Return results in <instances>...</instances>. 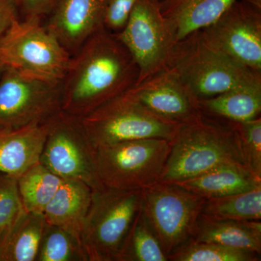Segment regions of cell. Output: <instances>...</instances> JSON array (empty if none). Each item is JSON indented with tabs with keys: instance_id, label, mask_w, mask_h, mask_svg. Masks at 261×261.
<instances>
[{
	"instance_id": "6da1fadb",
	"label": "cell",
	"mask_w": 261,
	"mask_h": 261,
	"mask_svg": "<svg viewBox=\"0 0 261 261\" xmlns=\"http://www.w3.org/2000/svg\"><path fill=\"white\" fill-rule=\"evenodd\" d=\"M138 66L114 34L104 28L71 56L62 81V111L82 118L135 87Z\"/></svg>"
},
{
	"instance_id": "7a4b0ae2",
	"label": "cell",
	"mask_w": 261,
	"mask_h": 261,
	"mask_svg": "<svg viewBox=\"0 0 261 261\" xmlns=\"http://www.w3.org/2000/svg\"><path fill=\"white\" fill-rule=\"evenodd\" d=\"M227 165L245 167L232 123L202 114L178 126L159 181L176 183Z\"/></svg>"
},
{
	"instance_id": "3957f363",
	"label": "cell",
	"mask_w": 261,
	"mask_h": 261,
	"mask_svg": "<svg viewBox=\"0 0 261 261\" xmlns=\"http://www.w3.org/2000/svg\"><path fill=\"white\" fill-rule=\"evenodd\" d=\"M167 68L199 100L238 87L261 84V73L240 64L215 47L202 29L177 41Z\"/></svg>"
},
{
	"instance_id": "277c9868",
	"label": "cell",
	"mask_w": 261,
	"mask_h": 261,
	"mask_svg": "<svg viewBox=\"0 0 261 261\" xmlns=\"http://www.w3.org/2000/svg\"><path fill=\"white\" fill-rule=\"evenodd\" d=\"M71 56L42 18L17 19L0 37L3 68L43 82L61 83Z\"/></svg>"
},
{
	"instance_id": "5b68a950",
	"label": "cell",
	"mask_w": 261,
	"mask_h": 261,
	"mask_svg": "<svg viewBox=\"0 0 261 261\" xmlns=\"http://www.w3.org/2000/svg\"><path fill=\"white\" fill-rule=\"evenodd\" d=\"M141 207L142 190H92L80 238L87 261H118Z\"/></svg>"
},
{
	"instance_id": "8992f818",
	"label": "cell",
	"mask_w": 261,
	"mask_h": 261,
	"mask_svg": "<svg viewBox=\"0 0 261 261\" xmlns=\"http://www.w3.org/2000/svg\"><path fill=\"white\" fill-rule=\"evenodd\" d=\"M171 141L141 139L96 148L98 178L104 187L142 190L160 181L171 151Z\"/></svg>"
},
{
	"instance_id": "52a82bcc",
	"label": "cell",
	"mask_w": 261,
	"mask_h": 261,
	"mask_svg": "<svg viewBox=\"0 0 261 261\" xmlns=\"http://www.w3.org/2000/svg\"><path fill=\"white\" fill-rule=\"evenodd\" d=\"M81 120L96 148L141 139L172 141L179 126L149 111L129 91L105 103Z\"/></svg>"
},
{
	"instance_id": "ba28073f",
	"label": "cell",
	"mask_w": 261,
	"mask_h": 261,
	"mask_svg": "<svg viewBox=\"0 0 261 261\" xmlns=\"http://www.w3.org/2000/svg\"><path fill=\"white\" fill-rule=\"evenodd\" d=\"M95 151L81 118L61 111L49 121L39 162L62 179L78 180L97 190L104 186L97 176Z\"/></svg>"
},
{
	"instance_id": "9c48e42d",
	"label": "cell",
	"mask_w": 261,
	"mask_h": 261,
	"mask_svg": "<svg viewBox=\"0 0 261 261\" xmlns=\"http://www.w3.org/2000/svg\"><path fill=\"white\" fill-rule=\"evenodd\" d=\"M205 199L177 184L159 181L142 190V210L168 256L190 240Z\"/></svg>"
},
{
	"instance_id": "30bf717a",
	"label": "cell",
	"mask_w": 261,
	"mask_h": 261,
	"mask_svg": "<svg viewBox=\"0 0 261 261\" xmlns=\"http://www.w3.org/2000/svg\"><path fill=\"white\" fill-rule=\"evenodd\" d=\"M115 35L138 66L137 84L167 68L178 41L172 24L161 11V0H138L126 27Z\"/></svg>"
},
{
	"instance_id": "8fae6325",
	"label": "cell",
	"mask_w": 261,
	"mask_h": 261,
	"mask_svg": "<svg viewBox=\"0 0 261 261\" xmlns=\"http://www.w3.org/2000/svg\"><path fill=\"white\" fill-rule=\"evenodd\" d=\"M62 111V84L4 68L0 75V126L46 123Z\"/></svg>"
},
{
	"instance_id": "7c38bea8",
	"label": "cell",
	"mask_w": 261,
	"mask_h": 261,
	"mask_svg": "<svg viewBox=\"0 0 261 261\" xmlns=\"http://www.w3.org/2000/svg\"><path fill=\"white\" fill-rule=\"evenodd\" d=\"M215 47L240 64L261 73V10L236 0L202 29Z\"/></svg>"
},
{
	"instance_id": "4fadbf2b",
	"label": "cell",
	"mask_w": 261,
	"mask_h": 261,
	"mask_svg": "<svg viewBox=\"0 0 261 261\" xmlns=\"http://www.w3.org/2000/svg\"><path fill=\"white\" fill-rule=\"evenodd\" d=\"M128 91L149 111L176 124L188 123L203 114L200 100L168 68L136 84Z\"/></svg>"
},
{
	"instance_id": "5bb4252c",
	"label": "cell",
	"mask_w": 261,
	"mask_h": 261,
	"mask_svg": "<svg viewBox=\"0 0 261 261\" xmlns=\"http://www.w3.org/2000/svg\"><path fill=\"white\" fill-rule=\"evenodd\" d=\"M109 0H58L44 25L71 56L103 28Z\"/></svg>"
},
{
	"instance_id": "9a60e30c",
	"label": "cell",
	"mask_w": 261,
	"mask_h": 261,
	"mask_svg": "<svg viewBox=\"0 0 261 261\" xmlns=\"http://www.w3.org/2000/svg\"><path fill=\"white\" fill-rule=\"evenodd\" d=\"M49 121L23 127L0 126V172L18 178L39 158Z\"/></svg>"
},
{
	"instance_id": "2e32d148",
	"label": "cell",
	"mask_w": 261,
	"mask_h": 261,
	"mask_svg": "<svg viewBox=\"0 0 261 261\" xmlns=\"http://www.w3.org/2000/svg\"><path fill=\"white\" fill-rule=\"evenodd\" d=\"M92 195V188L84 182L63 180L43 213L46 222L65 230L81 243V233Z\"/></svg>"
},
{
	"instance_id": "e0dca14e",
	"label": "cell",
	"mask_w": 261,
	"mask_h": 261,
	"mask_svg": "<svg viewBox=\"0 0 261 261\" xmlns=\"http://www.w3.org/2000/svg\"><path fill=\"white\" fill-rule=\"evenodd\" d=\"M190 239L261 253L260 221H215L200 214Z\"/></svg>"
},
{
	"instance_id": "ac0fdd59",
	"label": "cell",
	"mask_w": 261,
	"mask_h": 261,
	"mask_svg": "<svg viewBox=\"0 0 261 261\" xmlns=\"http://www.w3.org/2000/svg\"><path fill=\"white\" fill-rule=\"evenodd\" d=\"M175 184L205 200L254 190L261 178L241 165H227Z\"/></svg>"
},
{
	"instance_id": "d6986e66",
	"label": "cell",
	"mask_w": 261,
	"mask_h": 261,
	"mask_svg": "<svg viewBox=\"0 0 261 261\" xmlns=\"http://www.w3.org/2000/svg\"><path fill=\"white\" fill-rule=\"evenodd\" d=\"M236 0H161V9L175 29L178 40L208 27Z\"/></svg>"
},
{
	"instance_id": "ffe728a7",
	"label": "cell",
	"mask_w": 261,
	"mask_h": 261,
	"mask_svg": "<svg viewBox=\"0 0 261 261\" xmlns=\"http://www.w3.org/2000/svg\"><path fill=\"white\" fill-rule=\"evenodd\" d=\"M46 221L24 211L0 238V261H36Z\"/></svg>"
},
{
	"instance_id": "44dd1931",
	"label": "cell",
	"mask_w": 261,
	"mask_h": 261,
	"mask_svg": "<svg viewBox=\"0 0 261 261\" xmlns=\"http://www.w3.org/2000/svg\"><path fill=\"white\" fill-rule=\"evenodd\" d=\"M202 113L231 123L260 117L261 84L244 86L199 101Z\"/></svg>"
},
{
	"instance_id": "7402d4cb",
	"label": "cell",
	"mask_w": 261,
	"mask_h": 261,
	"mask_svg": "<svg viewBox=\"0 0 261 261\" xmlns=\"http://www.w3.org/2000/svg\"><path fill=\"white\" fill-rule=\"evenodd\" d=\"M201 215L215 221H260L261 186L241 193L205 199Z\"/></svg>"
},
{
	"instance_id": "603a6c76",
	"label": "cell",
	"mask_w": 261,
	"mask_h": 261,
	"mask_svg": "<svg viewBox=\"0 0 261 261\" xmlns=\"http://www.w3.org/2000/svg\"><path fill=\"white\" fill-rule=\"evenodd\" d=\"M40 162L33 165L18 178L24 210L43 214L63 182Z\"/></svg>"
},
{
	"instance_id": "cb8c5ba5",
	"label": "cell",
	"mask_w": 261,
	"mask_h": 261,
	"mask_svg": "<svg viewBox=\"0 0 261 261\" xmlns=\"http://www.w3.org/2000/svg\"><path fill=\"white\" fill-rule=\"evenodd\" d=\"M118 261H168L141 209L127 235Z\"/></svg>"
},
{
	"instance_id": "d4e9b609",
	"label": "cell",
	"mask_w": 261,
	"mask_h": 261,
	"mask_svg": "<svg viewBox=\"0 0 261 261\" xmlns=\"http://www.w3.org/2000/svg\"><path fill=\"white\" fill-rule=\"evenodd\" d=\"M260 254L220 244L187 240L168 256L170 261H258Z\"/></svg>"
},
{
	"instance_id": "484cf974",
	"label": "cell",
	"mask_w": 261,
	"mask_h": 261,
	"mask_svg": "<svg viewBox=\"0 0 261 261\" xmlns=\"http://www.w3.org/2000/svg\"><path fill=\"white\" fill-rule=\"evenodd\" d=\"M36 261H87L82 245L65 230L47 224Z\"/></svg>"
},
{
	"instance_id": "4316f807",
	"label": "cell",
	"mask_w": 261,
	"mask_h": 261,
	"mask_svg": "<svg viewBox=\"0 0 261 261\" xmlns=\"http://www.w3.org/2000/svg\"><path fill=\"white\" fill-rule=\"evenodd\" d=\"M245 167L261 178V118L232 123Z\"/></svg>"
},
{
	"instance_id": "83f0119b",
	"label": "cell",
	"mask_w": 261,
	"mask_h": 261,
	"mask_svg": "<svg viewBox=\"0 0 261 261\" xmlns=\"http://www.w3.org/2000/svg\"><path fill=\"white\" fill-rule=\"evenodd\" d=\"M24 211L18 178L0 172V238Z\"/></svg>"
},
{
	"instance_id": "f1b7e54d",
	"label": "cell",
	"mask_w": 261,
	"mask_h": 261,
	"mask_svg": "<svg viewBox=\"0 0 261 261\" xmlns=\"http://www.w3.org/2000/svg\"><path fill=\"white\" fill-rule=\"evenodd\" d=\"M137 1L109 0L103 19V28L114 34L121 32L128 23Z\"/></svg>"
},
{
	"instance_id": "f546056e",
	"label": "cell",
	"mask_w": 261,
	"mask_h": 261,
	"mask_svg": "<svg viewBox=\"0 0 261 261\" xmlns=\"http://www.w3.org/2000/svg\"><path fill=\"white\" fill-rule=\"evenodd\" d=\"M24 18H43L47 16L58 0H19Z\"/></svg>"
},
{
	"instance_id": "4dcf8cb0",
	"label": "cell",
	"mask_w": 261,
	"mask_h": 261,
	"mask_svg": "<svg viewBox=\"0 0 261 261\" xmlns=\"http://www.w3.org/2000/svg\"><path fill=\"white\" fill-rule=\"evenodd\" d=\"M20 13L19 0H0V37L19 18Z\"/></svg>"
},
{
	"instance_id": "1f68e13d",
	"label": "cell",
	"mask_w": 261,
	"mask_h": 261,
	"mask_svg": "<svg viewBox=\"0 0 261 261\" xmlns=\"http://www.w3.org/2000/svg\"><path fill=\"white\" fill-rule=\"evenodd\" d=\"M261 10V0H240Z\"/></svg>"
},
{
	"instance_id": "d6a6232c",
	"label": "cell",
	"mask_w": 261,
	"mask_h": 261,
	"mask_svg": "<svg viewBox=\"0 0 261 261\" xmlns=\"http://www.w3.org/2000/svg\"><path fill=\"white\" fill-rule=\"evenodd\" d=\"M3 69H4V68H3V65L0 63V75H1L2 72L3 71Z\"/></svg>"
},
{
	"instance_id": "836d02e7",
	"label": "cell",
	"mask_w": 261,
	"mask_h": 261,
	"mask_svg": "<svg viewBox=\"0 0 261 261\" xmlns=\"http://www.w3.org/2000/svg\"></svg>"
}]
</instances>
